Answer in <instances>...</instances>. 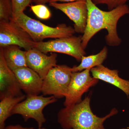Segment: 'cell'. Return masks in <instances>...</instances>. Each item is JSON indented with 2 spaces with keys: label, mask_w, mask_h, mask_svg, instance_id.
I'll return each instance as SVG.
<instances>
[{
  "label": "cell",
  "mask_w": 129,
  "mask_h": 129,
  "mask_svg": "<svg viewBox=\"0 0 129 129\" xmlns=\"http://www.w3.org/2000/svg\"><path fill=\"white\" fill-rule=\"evenodd\" d=\"M88 16L85 30L82 36V45L85 50L90 40L98 32L106 29L108 34L105 37L106 43L109 46L119 45L122 40L117 30L118 21L123 16L129 14V7L124 5L115 9L105 11L98 8L91 1L86 0Z\"/></svg>",
  "instance_id": "6da1fadb"
},
{
  "label": "cell",
  "mask_w": 129,
  "mask_h": 129,
  "mask_svg": "<svg viewBox=\"0 0 129 129\" xmlns=\"http://www.w3.org/2000/svg\"><path fill=\"white\" fill-rule=\"evenodd\" d=\"M90 98H86L77 104L62 109L57 114V122L63 129H106L103 123L108 118L118 113L116 109L103 117L92 112Z\"/></svg>",
  "instance_id": "7a4b0ae2"
},
{
  "label": "cell",
  "mask_w": 129,
  "mask_h": 129,
  "mask_svg": "<svg viewBox=\"0 0 129 129\" xmlns=\"http://www.w3.org/2000/svg\"><path fill=\"white\" fill-rule=\"evenodd\" d=\"M11 19L17 24L29 35L35 42L43 41L46 39H58L73 36L75 33L74 28L65 24L57 27H50L41 22L32 19L24 12L16 18Z\"/></svg>",
  "instance_id": "3957f363"
},
{
  "label": "cell",
  "mask_w": 129,
  "mask_h": 129,
  "mask_svg": "<svg viewBox=\"0 0 129 129\" xmlns=\"http://www.w3.org/2000/svg\"><path fill=\"white\" fill-rule=\"evenodd\" d=\"M57 101V98L53 96L45 97L39 95H27L24 100L15 107L12 115H22L25 121L33 119L37 122L39 128H41L46 122L43 113L44 108Z\"/></svg>",
  "instance_id": "277c9868"
},
{
  "label": "cell",
  "mask_w": 129,
  "mask_h": 129,
  "mask_svg": "<svg viewBox=\"0 0 129 129\" xmlns=\"http://www.w3.org/2000/svg\"><path fill=\"white\" fill-rule=\"evenodd\" d=\"M72 68L66 65H57L48 72L43 80L42 93L56 98H65L72 78Z\"/></svg>",
  "instance_id": "5b68a950"
},
{
  "label": "cell",
  "mask_w": 129,
  "mask_h": 129,
  "mask_svg": "<svg viewBox=\"0 0 129 129\" xmlns=\"http://www.w3.org/2000/svg\"><path fill=\"white\" fill-rule=\"evenodd\" d=\"M35 48L43 53H60L73 57L81 61L86 52L82 45V36L58 38L46 42H35Z\"/></svg>",
  "instance_id": "8992f818"
},
{
  "label": "cell",
  "mask_w": 129,
  "mask_h": 129,
  "mask_svg": "<svg viewBox=\"0 0 129 129\" xmlns=\"http://www.w3.org/2000/svg\"><path fill=\"white\" fill-rule=\"evenodd\" d=\"M35 44L26 31L11 19L0 22V47L16 45L28 51L35 48Z\"/></svg>",
  "instance_id": "52a82bcc"
},
{
  "label": "cell",
  "mask_w": 129,
  "mask_h": 129,
  "mask_svg": "<svg viewBox=\"0 0 129 129\" xmlns=\"http://www.w3.org/2000/svg\"><path fill=\"white\" fill-rule=\"evenodd\" d=\"M90 70L86 69L72 73V78L63 104L67 107L77 104L82 101L81 97L91 87L98 83L99 80L90 74Z\"/></svg>",
  "instance_id": "ba28073f"
},
{
  "label": "cell",
  "mask_w": 129,
  "mask_h": 129,
  "mask_svg": "<svg viewBox=\"0 0 129 129\" xmlns=\"http://www.w3.org/2000/svg\"><path fill=\"white\" fill-rule=\"evenodd\" d=\"M49 3L50 6L62 12L74 23V28L75 32L84 34L88 16L86 0L72 2Z\"/></svg>",
  "instance_id": "9c48e42d"
},
{
  "label": "cell",
  "mask_w": 129,
  "mask_h": 129,
  "mask_svg": "<svg viewBox=\"0 0 129 129\" xmlns=\"http://www.w3.org/2000/svg\"><path fill=\"white\" fill-rule=\"evenodd\" d=\"M23 95L14 72L8 66L0 47V99Z\"/></svg>",
  "instance_id": "30bf717a"
},
{
  "label": "cell",
  "mask_w": 129,
  "mask_h": 129,
  "mask_svg": "<svg viewBox=\"0 0 129 129\" xmlns=\"http://www.w3.org/2000/svg\"><path fill=\"white\" fill-rule=\"evenodd\" d=\"M25 51L28 67L36 72L43 80L49 71L57 65L55 53L47 55L36 48Z\"/></svg>",
  "instance_id": "8fae6325"
},
{
  "label": "cell",
  "mask_w": 129,
  "mask_h": 129,
  "mask_svg": "<svg viewBox=\"0 0 129 129\" xmlns=\"http://www.w3.org/2000/svg\"><path fill=\"white\" fill-rule=\"evenodd\" d=\"M21 90L29 95H39L42 92L43 80L36 72L28 67L13 70Z\"/></svg>",
  "instance_id": "7c38bea8"
},
{
  "label": "cell",
  "mask_w": 129,
  "mask_h": 129,
  "mask_svg": "<svg viewBox=\"0 0 129 129\" xmlns=\"http://www.w3.org/2000/svg\"><path fill=\"white\" fill-rule=\"evenodd\" d=\"M90 72L93 78L111 84L119 88L129 97V81L119 76L117 70H112L102 64L92 68Z\"/></svg>",
  "instance_id": "4fadbf2b"
},
{
  "label": "cell",
  "mask_w": 129,
  "mask_h": 129,
  "mask_svg": "<svg viewBox=\"0 0 129 129\" xmlns=\"http://www.w3.org/2000/svg\"><path fill=\"white\" fill-rule=\"evenodd\" d=\"M2 48L3 55L8 66L13 71L20 68L28 67L26 51L21 50L19 46L10 45Z\"/></svg>",
  "instance_id": "5bb4252c"
},
{
  "label": "cell",
  "mask_w": 129,
  "mask_h": 129,
  "mask_svg": "<svg viewBox=\"0 0 129 129\" xmlns=\"http://www.w3.org/2000/svg\"><path fill=\"white\" fill-rule=\"evenodd\" d=\"M108 52L107 48L105 46L97 54L88 56H83L80 64L72 68V72H80L86 69L90 70L92 68L102 64L107 56Z\"/></svg>",
  "instance_id": "9a60e30c"
},
{
  "label": "cell",
  "mask_w": 129,
  "mask_h": 129,
  "mask_svg": "<svg viewBox=\"0 0 129 129\" xmlns=\"http://www.w3.org/2000/svg\"><path fill=\"white\" fill-rule=\"evenodd\" d=\"M26 96L22 95L18 96H9L1 100L0 102V129H4L6 127L5 122L18 103L26 98Z\"/></svg>",
  "instance_id": "2e32d148"
},
{
  "label": "cell",
  "mask_w": 129,
  "mask_h": 129,
  "mask_svg": "<svg viewBox=\"0 0 129 129\" xmlns=\"http://www.w3.org/2000/svg\"><path fill=\"white\" fill-rule=\"evenodd\" d=\"M12 16L11 0H0V22L10 21Z\"/></svg>",
  "instance_id": "e0dca14e"
},
{
  "label": "cell",
  "mask_w": 129,
  "mask_h": 129,
  "mask_svg": "<svg viewBox=\"0 0 129 129\" xmlns=\"http://www.w3.org/2000/svg\"><path fill=\"white\" fill-rule=\"evenodd\" d=\"M12 6V16L13 18H16L24 12L26 8L33 0H11Z\"/></svg>",
  "instance_id": "ac0fdd59"
},
{
  "label": "cell",
  "mask_w": 129,
  "mask_h": 129,
  "mask_svg": "<svg viewBox=\"0 0 129 129\" xmlns=\"http://www.w3.org/2000/svg\"><path fill=\"white\" fill-rule=\"evenodd\" d=\"M30 7L31 11L39 18L44 20L50 18L51 16L50 11L45 5L38 4L31 6Z\"/></svg>",
  "instance_id": "d6986e66"
},
{
  "label": "cell",
  "mask_w": 129,
  "mask_h": 129,
  "mask_svg": "<svg viewBox=\"0 0 129 129\" xmlns=\"http://www.w3.org/2000/svg\"><path fill=\"white\" fill-rule=\"evenodd\" d=\"M129 0H91L95 5L104 4L107 6L109 11L125 5Z\"/></svg>",
  "instance_id": "ffe728a7"
},
{
  "label": "cell",
  "mask_w": 129,
  "mask_h": 129,
  "mask_svg": "<svg viewBox=\"0 0 129 129\" xmlns=\"http://www.w3.org/2000/svg\"><path fill=\"white\" fill-rule=\"evenodd\" d=\"M4 129H34L33 127H24L20 125H10L5 127Z\"/></svg>",
  "instance_id": "44dd1931"
},
{
  "label": "cell",
  "mask_w": 129,
  "mask_h": 129,
  "mask_svg": "<svg viewBox=\"0 0 129 129\" xmlns=\"http://www.w3.org/2000/svg\"><path fill=\"white\" fill-rule=\"evenodd\" d=\"M81 1V0H51L50 2H62L69 3L74 2L77 1Z\"/></svg>",
  "instance_id": "7402d4cb"
},
{
  "label": "cell",
  "mask_w": 129,
  "mask_h": 129,
  "mask_svg": "<svg viewBox=\"0 0 129 129\" xmlns=\"http://www.w3.org/2000/svg\"><path fill=\"white\" fill-rule=\"evenodd\" d=\"M51 0H33V2L36 5L38 4H43L45 5L46 3L50 2Z\"/></svg>",
  "instance_id": "603a6c76"
},
{
  "label": "cell",
  "mask_w": 129,
  "mask_h": 129,
  "mask_svg": "<svg viewBox=\"0 0 129 129\" xmlns=\"http://www.w3.org/2000/svg\"><path fill=\"white\" fill-rule=\"evenodd\" d=\"M37 129H47L45 128H42V127H41V128H39Z\"/></svg>",
  "instance_id": "cb8c5ba5"
}]
</instances>
